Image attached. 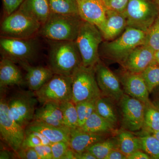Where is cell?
Instances as JSON below:
<instances>
[{
    "label": "cell",
    "instance_id": "7a4b0ae2",
    "mask_svg": "<svg viewBox=\"0 0 159 159\" xmlns=\"http://www.w3.org/2000/svg\"><path fill=\"white\" fill-rule=\"evenodd\" d=\"M146 32L127 27L121 35L113 40L101 43L99 54L121 64L134 49L144 44Z\"/></svg>",
    "mask_w": 159,
    "mask_h": 159
},
{
    "label": "cell",
    "instance_id": "ab89813d",
    "mask_svg": "<svg viewBox=\"0 0 159 159\" xmlns=\"http://www.w3.org/2000/svg\"><path fill=\"white\" fill-rule=\"evenodd\" d=\"M34 148L40 159H53L51 145H42Z\"/></svg>",
    "mask_w": 159,
    "mask_h": 159
},
{
    "label": "cell",
    "instance_id": "484cf974",
    "mask_svg": "<svg viewBox=\"0 0 159 159\" xmlns=\"http://www.w3.org/2000/svg\"><path fill=\"white\" fill-rule=\"evenodd\" d=\"M114 102L111 98L101 96L96 101L95 111L116 127L118 117Z\"/></svg>",
    "mask_w": 159,
    "mask_h": 159
},
{
    "label": "cell",
    "instance_id": "f35d334b",
    "mask_svg": "<svg viewBox=\"0 0 159 159\" xmlns=\"http://www.w3.org/2000/svg\"><path fill=\"white\" fill-rule=\"evenodd\" d=\"M16 155L17 157L22 159H40L39 157L34 148L22 147Z\"/></svg>",
    "mask_w": 159,
    "mask_h": 159
},
{
    "label": "cell",
    "instance_id": "4316f807",
    "mask_svg": "<svg viewBox=\"0 0 159 159\" xmlns=\"http://www.w3.org/2000/svg\"><path fill=\"white\" fill-rule=\"evenodd\" d=\"M142 130L145 134H151L159 130V108L151 100L145 103Z\"/></svg>",
    "mask_w": 159,
    "mask_h": 159
},
{
    "label": "cell",
    "instance_id": "5bb4252c",
    "mask_svg": "<svg viewBox=\"0 0 159 159\" xmlns=\"http://www.w3.org/2000/svg\"><path fill=\"white\" fill-rule=\"evenodd\" d=\"M155 51L143 44L135 48L121 64L125 70L141 74L154 61Z\"/></svg>",
    "mask_w": 159,
    "mask_h": 159
},
{
    "label": "cell",
    "instance_id": "7c38bea8",
    "mask_svg": "<svg viewBox=\"0 0 159 159\" xmlns=\"http://www.w3.org/2000/svg\"><path fill=\"white\" fill-rule=\"evenodd\" d=\"M119 102L123 129L132 132L142 129L145 103L125 93Z\"/></svg>",
    "mask_w": 159,
    "mask_h": 159
},
{
    "label": "cell",
    "instance_id": "b9f144b4",
    "mask_svg": "<svg viewBox=\"0 0 159 159\" xmlns=\"http://www.w3.org/2000/svg\"><path fill=\"white\" fill-rule=\"evenodd\" d=\"M150 156L145 152L139 150L127 157V159H150Z\"/></svg>",
    "mask_w": 159,
    "mask_h": 159
},
{
    "label": "cell",
    "instance_id": "83f0119b",
    "mask_svg": "<svg viewBox=\"0 0 159 159\" xmlns=\"http://www.w3.org/2000/svg\"><path fill=\"white\" fill-rule=\"evenodd\" d=\"M49 3L51 13L79 15L76 0H49Z\"/></svg>",
    "mask_w": 159,
    "mask_h": 159
},
{
    "label": "cell",
    "instance_id": "277c9868",
    "mask_svg": "<svg viewBox=\"0 0 159 159\" xmlns=\"http://www.w3.org/2000/svg\"><path fill=\"white\" fill-rule=\"evenodd\" d=\"M103 40L102 33L97 26L84 21L75 41L83 65L94 67L100 60L99 48Z\"/></svg>",
    "mask_w": 159,
    "mask_h": 159
},
{
    "label": "cell",
    "instance_id": "7dc6e473",
    "mask_svg": "<svg viewBox=\"0 0 159 159\" xmlns=\"http://www.w3.org/2000/svg\"><path fill=\"white\" fill-rule=\"evenodd\" d=\"M154 61L159 65V49L155 51Z\"/></svg>",
    "mask_w": 159,
    "mask_h": 159
},
{
    "label": "cell",
    "instance_id": "cb8c5ba5",
    "mask_svg": "<svg viewBox=\"0 0 159 159\" xmlns=\"http://www.w3.org/2000/svg\"><path fill=\"white\" fill-rule=\"evenodd\" d=\"M116 126L96 111L92 114L81 127L82 130L92 133L106 135L116 132Z\"/></svg>",
    "mask_w": 159,
    "mask_h": 159
},
{
    "label": "cell",
    "instance_id": "4dcf8cb0",
    "mask_svg": "<svg viewBox=\"0 0 159 159\" xmlns=\"http://www.w3.org/2000/svg\"><path fill=\"white\" fill-rule=\"evenodd\" d=\"M139 137L141 150L148 154L151 159H159V140L151 134Z\"/></svg>",
    "mask_w": 159,
    "mask_h": 159
},
{
    "label": "cell",
    "instance_id": "ee69618b",
    "mask_svg": "<svg viewBox=\"0 0 159 159\" xmlns=\"http://www.w3.org/2000/svg\"><path fill=\"white\" fill-rule=\"evenodd\" d=\"M76 159H97L88 150L80 152H76Z\"/></svg>",
    "mask_w": 159,
    "mask_h": 159
},
{
    "label": "cell",
    "instance_id": "6da1fadb",
    "mask_svg": "<svg viewBox=\"0 0 159 159\" xmlns=\"http://www.w3.org/2000/svg\"><path fill=\"white\" fill-rule=\"evenodd\" d=\"M49 67L54 74L72 76L82 65L75 41L49 40Z\"/></svg>",
    "mask_w": 159,
    "mask_h": 159
},
{
    "label": "cell",
    "instance_id": "5b68a950",
    "mask_svg": "<svg viewBox=\"0 0 159 159\" xmlns=\"http://www.w3.org/2000/svg\"><path fill=\"white\" fill-rule=\"evenodd\" d=\"M42 25L25 11L18 9L7 16L1 26L2 37L28 39L39 33Z\"/></svg>",
    "mask_w": 159,
    "mask_h": 159
},
{
    "label": "cell",
    "instance_id": "c3c4849f",
    "mask_svg": "<svg viewBox=\"0 0 159 159\" xmlns=\"http://www.w3.org/2000/svg\"><path fill=\"white\" fill-rule=\"evenodd\" d=\"M151 134L153 136L156 137L157 139L159 140V130L156 132L153 133Z\"/></svg>",
    "mask_w": 159,
    "mask_h": 159
},
{
    "label": "cell",
    "instance_id": "30bf717a",
    "mask_svg": "<svg viewBox=\"0 0 159 159\" xmlns=\"http://www.w3.org/2000/svg\"><path fill=\"white\" fill-rule=\"evenodd\" d=\"M0 134L3 141L15 153L21 148L25 129L19 124L9 110L6 98L0 101Z\"/></svg>",
    "mask_w": 159,
    "mask_h": 159
},
{
    "label": "cell",
    "instance_id": "7402d4cb",
    "mask_svg": "<svg viewBox=\"0 0 159 159\" xmlns=\"http://www.w3.org/2000/svg\"><path fill=\"white\" fill-rule=\"evenodd\" d=\"M33 120L54 126H65L59 102H48L43 103L41 107L36 108Z\"/></svg>",
    "mask_w": 159,
    "mask_h": 159
},
{
    "label": "cell",
    "instance_id": "836d02e7",
    "mask_svg": "<svg viewBox=\"0 0 159 159\" xmlns=\"http://www.w3.org/2000/svg\"><path fill=\"white\" fill-rule=\"evenodd\" d=\"M144 45L154 51L159 49V15L154 22L146 32Z\"/></svg>",
    "mask_w": 159,
    "mask_h": 159
},
{
    "label": "cell",
    "instance_id": "52a82bcc",
    "mask_svg": "<svg viewBox=\"0 0 159 159\" xmlns=\"http://www.w3.org/2000/svg\"><path fill=\"white\" fill-rule=\"evenodd\" d=\"M127 27L146 32L159 15L155 2L151 0H129L123 12Z\"/></svg>",
    "mask_w": 159,
    "mask_h": 159
},
{
    "label": "cell",
    "instance_id": "4fadbf2b",
    "mask_svg": "<svg viewBox=\"0 0 159 159\" xmlns=\"http://www.w3.org/2000/svg\"><path fill=\"white\" fill-rule=\"evenodd\" d=\"M94 67L96 79L102 96L119 102L125 93L119 77L100 60Z\"/></svg>",
    "mask_w": 159,
    "mask_h": 159
},
{
    "label": "cell",
    "instance_id": "7bdbcfd3",
    "mask_svg": "<svg viewBox=\"0 0 159 159\" xmlns=\"http://www.w3.org/2000/svg\"><path fill=\"white\" fill-rule=\"evenodd\" d=\"M150 94H152L151 101L154 105L159 108V86L154 89Z\"/></svg>",
    "mask_w": 159,
    "mask_h": 159
},
{
    "label": "cell",
    "instance_id": "74e56055",
    "mask_svg": "<svg viewBox=\"0 0 159 159\" xmlns=\"http://www.w3.org/2000/svg\"><path fill=\"white\" fill-rule=\"evenodd\" d=\"M3 9L6 15L11 14L18 9L24 0H2Z\"/></svg>",
    "mask_w": 159,
    "mask_h": 159
},
{
    "label": "cell",
    "instance_id": "ffe728a7",
    "mask_svg": "<svg viewBox=\"0 0 159 159\" xmlns=\"http://www.w3.org/2000/svg\"><path fill=\"white\" fill-rule=\"evenodd\" d=\"M25 129L39 132L47 137L51 143L63 141L68 142L70 129L66 126H56L44 122L33 120Z\"/></svg>",
    "mask_w": 159,
    "mask_h": 159
},
{
    "label": "cell",
    "instance_id": "d6a6232c",
    "mask_svg": "<svg viewBox=\"0 0 159 159\" xmlns=\"http://www.w3.org/2000/svg\"><path fill=\"white\" fill-rule=\"evenodd\" d=\"M150 93L159 86V65L154 61L141 73Z\"/></svg>",
    "mask_w": 159,
    "mask_h": 159
},
{
    "label": "cell",
    "instance_id": "d590c367",
    "mask_svg": "<svg viewBox=\"0 0 159 159\" xmlns=\"http://www.w3.org/2000/svg\"><path fill=\"white\" fill-rule=\"evenodd\" d=\"M53 159H61L70 148L68 142L61 141L54 142L50 145Z\"/></svg>",
    "mask_w": 159,
    "mask_h": 159
},
{
    "label": "cell",
    "instance_id": "9a60e30c",
    "mask_svg": "<svg viewBox=\"0 0 159 159\" xmlns=\"http://www.w3.org/2000/svg\"><path fill=\"white\" fill-rule=\"evenodd\" d=\"M119 79L125 94L145 103L150 101V93L142 74L124 70Z\"/></svg>",
    "mask_w": 159,
    "mask_h": 159
},
{
    "label": "cell",
    "instance_id": "ba28073f",
    "mask_svg": "<svg viewBox=\"0 0 159 159\" xmlns=\"http://www.w3.org/2000/svg\"><path fill=\"white\" fill-rule=\"evenodd\" d=\"M39 43L34 37L28 39L2 37L0 48L3 57L14 62L30 63L37 56Z\"/></svg>",
    "mask_w": 159,
    "mask_h": 159
},
{
    "label": "cell",
    "instance_id": "3957f363",
    "mask_svg": "<svg viewBox=\"0 0 159 159\" xmlns=\"http://www.w3.org/2000/svg\"><path fill=\"white\" fill-rule=\"evenodd\" d=\"M83 21L79 15L51 13L38 33L48 40L75 41Z\"/></svg>",
    "mask_w": 159,
    "mask_h": 159
},
{
    "label": "cell",
    "instance_id": "e575fe53",
    "mask_svg": "<svg viewBox=\"0 0 159 159\" xmlns=\"http://www.w3.org/2000/svg\"><path fill=\"white\" fill-rule=\"evenodd\" d=\"M42 145V141L39 138L37 132L25 129V138L22 147H31L34 148Z\"/></svg>",
    "mask_w": 159,
    "mask_h": 159
},
{
    "label": "cell",
    "instance_id": "f1b7e54d",
    "mask_svg": "<svg viewBox=\"0 0 159 159\" xmlns=\"http://www.w3.org/2000/svg\"><path fill=\"white\" fill-rule=\"evenodd\" d=\"M117 148L116 138L113 137L95 143L87 150L93 154L97 159H105L111 151Z\"/></svg>",
    "mask_w": 159,
    "mask_h": 159
},
{
    "label": "cell",
    "instance_id": "bcb514c9",
    "mask_svg": "<svg viewBox=\"0 0 159 159\" xmlns=\"http://www.w3.org/2000/svg\"><path fill=\"white\" fill-rule=\"evenodd\" d=\"M61 159H76L75 152L69 148Z\"/></svg>",
    "mask_w": 159,
    "mask_h": 159
},
{
    "label": "cell",
    "instance_id": "d6986e66",
    "mask_svg": "<svg viewBox=\"0 0 159 159\" xmlns=\"http://www.w3.org/2000/svg\"><path fill=\"white\" fill-rule=\"evenodd\" d=\"M105 139L106 135L84 131L77 127L70 129L69 145L70 148L75 152H80L87 150L95 143Z\"/></svg>",
    "mask_w": 159,
    "mask_h": 159
},
{
    "label": "cell",
    "instance_id": "2e32d148",
    "mask_svg": "<svg viewBox=\"0 0 159 159\" xmlns=\"http://www.w3.org/2000/svg\"><path fill=\"white\" fill-rule=\"evenodd\" d=\"M78 13L84 21L99 28L105 22L107 9L102 0H76Z\"/></svg>",
    "mask_w": 159,
    "mask_h": 159
},
{
    "label": "cell",
    "instance_id": "f907efd6",
    "mask_svg": "<svg viewBox=\"0 0 159 159\" xmlns=\"http://www.w3.org/2000/svg\"><path fill=\"white\" fill-rule=\"evenodd\" d=\"M151 1H153V2H155L156 0H151Z\"/></svg>",
    "mask_w": 159,
    "mask_h": 159
},
{
    "label": "cell",
    "instance_id": "60d3db41",
    "mask_svg": "<svg viewBox=\"0 0 159 159\" xmlns=\"http://www.w3.org/2000/svg\"><path fill=\"white\" fill-rule=\"evenodd\" d=\"M127 157L125 154L117 148L111 151L105 159H127Z\"/></svg>",
    "mask_w": 159,
    "mask_h": 159
},
{
    "label": "cell",
    "instance_id": "8fae6325",
    "mask_svg": "<svg viewBox=\"0 0 159 159\" xmlns=\"http://www.w3.org/2000/svg\"><path fill=\"white\" fill-rule=\"evenodd\" d=\"M72 76L54 74L45 84L34 92L42 104L48 102L72 101Z\"/></svg>",
    "mask_w": 159,
    "mask_h": 159
},
{
    "label": "cell",
    "instance_id": "8992f818",
    "mask_svg": "<svg viewBox=\"0 0 159 159\" xmlns=\"http://www.w3.org/2000/svg\"><path fill=\"white\" fill-rule=\"evenodd\" d=\"M72 78V101L75 104L102 96L96 79L95 67L81 65L77 68Z\"/></svg>",
    "mask_w": 159,
    "mask_h": 159
},
{
    "label": "cell",
    "instance_id": "9c48e42d",
    "mask_svg": "<svg viewBox=\"0 0 159 159\" xmlns=\"http://www.w3.org/2000/svg\"><path fill=\"white\" fill-rule=\"evenodd\" d=\"M6 100L12 116L25 129L34 119L36 106L39 102L34 92L30 90L18 91Z\"/></svg>",
    "mask_w": 159,
    "mask_h": 159
},
{
    "label": "cell",
    "instance_id": "f6af8a7d",
    "mask_svg": "<svg viewBox=\"0 0 159 159\" xmlns=\"http://www.w3.org/2000/svg\"><path fill=\"white\" fill-rule=\"evenodd\" d=\"M14 157V154L9 150L1 149L0 151V159H13Z\"/></svg>",
    "mask_w": 159,
    "mask_h": 159
},
{
    "label": "cell",
    "instance_id": "d4e9b609",
    "mask_svg": "<svg viewBox=\"0 0 159 159\" xmlns=\"http://www.w3.org/2000/svg\"><path fill=\"white\" fill-rule=\"evenodd\" d=\"M116 138L118 149L127 157L137 151L141 150L139 137L134 135L132 132L126 129L121 130Z\"/></svg>",
    "mask_w": 159,
    "mask_h": 159
},
{
    "label": "cell",
    "instance_id": "ac0fdd59",
    "mask_svg": "<svg viewBox=\"0 0 159 159\" xmlns=\"http://www.w3.org/2000/svg\"><path fill=\"white\" fill-rule=\"evenodd\" d=\"M25 71V82L30 90L36 92L51 79L54 73L49 68L31 66L29 62L19 63Z\"/></svg>",
    "mask_w": 159,
    "mask_h": 159
},
{
    "label": "cell",
    "instance_id": "f546056e",
    "mask_svg": "<svg viewBox=\"0 0 159 159\" xmlns=\"http://www.w3.org/2000/svg\"><path fill=\"white\" fill-rule=\"evenodd\" d=\"M64 125L70 129L78 127V116L76 105L72 101L60 102Z\"/></svg>",
    "mask_w": 159,
    "mask_h": 159
},
{
    "label": "cell",
    "instance_id": "603a6c76",
    "mask_svg": "<svg viewBox=\"0 0 159 159\" xmlns=\"http://www.w3.org/2000/svg\"><path fill=\"white\" fill-rule=\"evenodd\" d=\"M18 9L28 13L42 25L51 13L49 0H24Z\"/></svg>",
    "mask_w": 159,
    "mask_h": 159
},
{
    "label": "cell",
    "instance_id": "1f68e13d",
    "mask_svg": "<svg viewBox=\"0 0 159 159\" xmlns=\"http://www.w3.org/2000/svg\"><path fill=\"white\" fill-rule=\"evenodd\" d=\"M97 99L85 100L75 104L78 116V127H81L89 117L95 111L96 102Z\"/></svg>",
    "mask_w": 159,
    "mask_h": 159
},
{
    "label": "cell",
    "instance_id": "8d00e7d4",
    "mask_svg": "<svg viewBox=\"0 0 159 159\" xmlns=\"http://www.w3.org/2000/svg\"><path fill=\"white\" fill-rule=\"evenodd\" d=\"M108 10L123 13L125 11L129 0H102Z\"/></svg>",
    "mask_w": 159,
    "mask_h": 159
},
{
    "label": "cell",
    "instance_id": "681fc988",
    "mask_svg": "<svg viewBox=\"0 0 159 159\" xmlns=\"http://www.w3.org/2000/svg\"><path fill=\"white\" fill-rule=\"evenodd\" d=\"M155 3H156L157 6L158 8L159 11V0H156Z\"/></svg>",
    "mask_w": 159,
    "mask_h": 159
},
{
    "label": "cell",
    "instance_id": "e0dca14e",
    "mask_svg": "<svg viewBox=\"0 0 159 159\" xmlns=\"http://www.w3.org/2000/svg\"><path fill=\"white\" fill-rule=\"evenodd\" d=\"M127 27V20L123 12L107 9L105 22L98 29L103 39L110 41L119 37Z\"/></svg>",
    "mask_w": 159,
    "mask_h": 159
},
{
    "label": "cell",
    "instance_id": "44dd1931",
    "mask_svg": "<svg viewBox=\"0 0 159 159\" xmlns=\"http://www.w3.org/2000/svg\"><path fill=\"white\" fill-rule=\"evenodd\" d=\"M25 83L20 70L14 61L3 57L0 62L1 90L9 86L21 85Z\"/></svg>",
    "mask_w": 159,
    "mask_h": 159
}]
</instances>
